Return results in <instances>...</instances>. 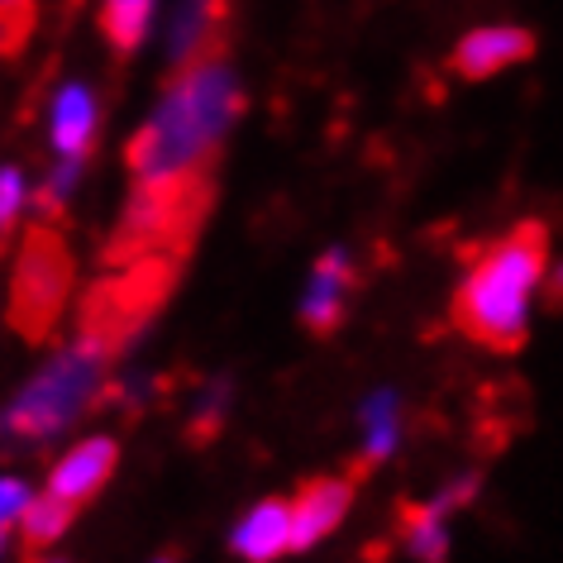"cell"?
<instances>
[{"instance_id": "cell-11", "label": "cell", "mask_w": 563, "mask_h": 563, "mask_svg": "<svg viewBox=\"0 0 563 563\" xmlns=\"http://www.w3.org/2000/svg\"><path fill=\"white\" fill-rule=\"evenodd\" d=\"M96 91L81 87V81H67V87L53 96V115H48V139L58 158H87L91 139H96Z\"/></svg>"}, {"instance_id": "cell-8", "label": "cell", "mask_w": 563, "mask_h": 563, "mask_svg": "<svg viewBox=\"0 0 563 563\" xmlns=\"http://www.w3.org/2000/svg\"><path fill=\"white\" fill-rule=\"evenodd\" d=\"M530 53H534L530 30H520V24H483V30H468L459 38L454 73L468 81H483V77H497L506 67L526 63Z\"/></svg>"}, {"instance_id": "cell-1", "label": "cell", "mask_w": 563, "mask_h": 563, "mask_svg": "<svg viewBox=\"0 0 563 563\" xmlns=\"http://www.w3.org/2000/svg\"><path fill=\"white\" fill-rule=\"evenodd\" d=\"M239 110H244V91L220 48L181 67L163 101L153 106L148 124L130 139L134 187L210 177V158L234 130Z\"/></svg>"}, {"instance_id": "cell-3", "label": "cell", "mask_w": 563, "mask_h": 563, "mask_svg": "<svg viewBox=\"0 0 563 563\" xmlns=\"http://www.w3.org/2000/svg\"><path fill=\"white\" fill-rule=\"evenodd\" d=\"M206 210H210V177L134 187L106 258L120 267L139 258H181L191 249L196 230H201Z\"/></svg>"}, {"instance_id": "cell-14", "label": "cell", "mask_w": 563, "mask_h": 563, "mask_svg": "<svg viewBox=\"0 0 563 563\" xmlns=\"http://www.w3.org/2000/svg\"><path fill=\"white\" fill-rule=\"evenodd\" d=\"M153 10H158V0H106L101 5V30L120 58L144 48V38L153 30Z\"/></svg>"}, {"instance_id": "cell-9", "label": "cell", "mask_w": 563, "mask_h": 563, "mask_svg": "<svg viewBox=\"0 0 563 563\" xmlns=\"http://www.w3.org/2000/svg\"><path fill=\"white\" fill-rule=\"evenodd\" d=\"M115 459H120V444L115 440H87L77 444L73 454H67L58 468L48 477V492L73 506H87L96 492L110 483V473H115Z\"/></svg>"}, {"instance_id": "cell-2", "label": "cell", "mask_w": 563, "mask_h": 563, "mask_svg": "<svg viewBox=\"0 0 563 563\" xmlns=\"http://www.w3.org/2000/svg\"><path fill=\"white\" fill-rule=\"evenodd\" d=\"M549 267V230L540 220L516 224L497 244L477 253L468 277L454 291V325L468 334L473 344L497 349V354H516L526 344L530 325V301L540 291V277Z\"/></svg>"}, {"instance_id": "cell-19", "label": "cell", "mask_w": 563, "mask_h": 563, "mask_svg": "<svg viewBox=\"0 0 563 563\" xmlns=\"http://www.w3.org/2000/svg\"><path fill=\"white\" fill-rule=\"evenodd\" d=\"M30 24H34V10L24 5V0H20V5H0V53L15 48L20 38L30 34Z\"/></svg>"}, {"instance_id": "cell-13", "label": "cell", "mask_w": 563, "mask_h": 563, "mask_svg": "<svg viewBox=\"0 0 563 563\" xmlns=\"http://www.w3.org/2000/svg\"><path fill=\"white\" fill-rule=\"evenodd\" d=\"M234 549L249 563H267V559H277L282 549H291V501H258L253 506L234 530Z\"/></svg>"}, {"instance_id": "cell-23", "label": "cell", "mask_w": 563, "mask_h": 563, "mask_svg": "<svg viewBox=\"0 0 563 563\" xmlns=\"http://www.w3.org/2000/svg\"><path fill=\"white\" fill-rule=\"evenodd\" d=\"M163 563H167V559H163Z\"/></svg>"}, {"instance_id": "cell-12", "label": "cell", "mask_w": 563, "mask_h": 563, "mask_svg": "<svg viewBox=\"0 0 563 563\" xmlns=\"http://www.w3.org/2000/svg\"><path fill=\"white\" fill-rule=\"evenodd\" d=\"M224 30V0H181L173 30H167V58L173 67H191L196 58L220 48Z\"/></svg>"}, {"instance_id": "cell-6", "label": "cell", "mask_w": 563, "mask_h": 563, "mask_svg": "<svg viewBox=\"0 0 563 563\" xmlns=\"http://www.w3.org/2000/svg\"><path fill=\"white\" fill-rule=\"evenodd\" d=\"M67 291H73V253L58 230L38 224L20 249L15 287H10V325L30 344H44L67 311Z\"/></svg>"}, {"instance_id": "cell-5", "label": "cell", "mask_w": 563, "mask_h": 563, "mask_svg": "<svg viewBox=\"0 0 563 563\" xmlns=\"http://www.w3.org/2000/svg\"><path fill=\"white\" fill-rule=\"evenodd\" d=\"M177 282V258H139L124 263L120 277H106L101 287H91L87 306H81V340L96 344L106 358H115L120 349L139 340V330L158 316Z\"/></svg>"}, {"instance_id": "cell-7", "label": "cell", "mask_w": 563, "mask_h": 563, "mask_svg": "<svg viewBox=\"0 0 563 563\" xmlns=\"http://www.w3.org/2000/svg\"><path fill=\"white\" fill-rule=\"evenodd\" d=\"M354 487H358V473L311 477V483L297 492V501H291V549H311L325 540L344 520L349 501H354Z\"/></svg>"}, {"instance_id": "cell-18", "label": "cell", "mask_w": 563, "mask_h": 563, "mask_svg": "<svg viewBox=\"0 0 563 563\" xmlns=\"http://www.w3.org/2000/svg\"><path fill=\"white\" fill-rule=\"evenodd\" d=\"M20 210H24V177L15 167H0V234L20 220Z\"/></svg>"}, {"instance_id": "cell-10", "label": "cell", "mask_w": 563, "mask_h": 563, "mask_svg": "<svg viewBox=\"0 0 563 563\" xmlns=\"http://www.w3.org/2000/svg\"><path fill=\"white\" fill-rule=\"evenodd\" d=\"M349 287H354V258H349L344 249H330L325 258L316 263L311 287H306V301H301L306 330L330 334L334 325H340V320H344V301H349Z\"/></svg>"}, {"instance_id": "cell-22", "label": "cell", "mask_w": 563, "mask_h": 563, "mask_svg": "<svg viewBox=\"0 0 563 563\" xmlns=\"http://www.w3.org/2000/svg\"><path fill=\"white\" fill-rule=\"evenodd\" d=\"M5 530H10V526H0V544H5Z\"/></svg>"}, {"instance_id": "cell-21", "label": "cell", "mask_w": 563, "mask_h": 563, "mask_svg": "<svg viewBox=\"0 0 563 563\" xmlns=\"http://www.w3.org/2000/svg\"><path fill=\"white\" fill-rule=\"evenodd\" d=\"M34 563H63V559H34Z\"/></svg>"}, {"instance_id": "cell-4", "label": "cell", "mask_w": 563, "mask_h": 563, "mask_svg": "<svg viewBox=\"0 0 563 563\" xmlns=\"http://www.w3.org/2000/svg\"><path fill=\"white\" fill-rule=\"evenodd\" d=\"M106 368H110V358L101 349L77 340L67 354H58L20 391L15 406L0 420V430L15 434V440H30V444L63 434L81 411H91V401L106 391Z\"/></svg>"}, {"instance_id": "cell-15", "label": "cell", "mask_w": 563, "mask_h": 563, "mask_svg": "<svg viewBox=\"0 0 563 563\" xmlns=\"http://www.w3.org/2000/svg\"><path fill=\"white\" fill-rule=\"evenodd\" d=\"M77 511H81V506L53 497V492L34 497L30 506H24V520H20V530H24V554H38V549H48L53 540H58V534H67V526L77 520Z\"/></svg>"}, {"instance_id": "cell-20", "label": "cell", "mask_w": 563, "mask_h": 563, "mask_svg": "<svg viewBox=\"0 0 563 563\" xmlns=\"http://www.w3.org/2000/svg\"><path fill=\"white\" fill-rule=\"evenodd\" d=\"M24 506H30V487L15 483V477H0V526L24 516Z\"/></svg>"}, {"instance_id": "cell-16", "label": "cell", "mask_w": 563, "mask_h": 563, "mask_svg": "<svg viewBox=\"0 0 563 563\" xmlns=\"http://www.w3.org/2000/svg\"><path fill=\"white\" fill-rule=\"evenodd\" d=\"M401 530L411 540V554L420 563H440L444 549H449V534H444V511L440 506H406L401 511Z\"/></svg>"}, {"instance_id": "cell-17", "label": "cell", "mask_w": 563, "mask_h": 563, "mask_svg": "<svg viewBox=\"0 0 563 563\" xmlns=\"http://www.w3.org/2000/svg\"><path fill=\"white\" fill-rule=\"evenodd\" d=\"M363 426H368V454H363V463L354 473L373 468V463H383L391 454V444H397V397H391V391L373 397L368 411H363Z\"/></svg>"}]
</instances>
